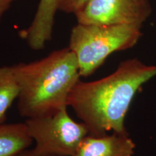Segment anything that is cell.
I'll list each match as a JSON object with an SVG mask.
<instances>
[{
	"label": "cell",
	"instance_id": "cell-12",
	"mask_svg": "<svg viewBox=\"0 0 156 156\" xmlns=\"http://www.w3.org/2000/svg\"><path fill=\"white\" fill-rule=\"evenodd\" d=\"M17 156H35V155L33 154L31 150H27V151L23 152L22 153L20 154V155Z\"/></svg>",
	"mask_w": 156,
	"mask_h": 156
},
{
	"label": "cell",
	"instance_id": "cell-4",
	"mask_svg": "<svg viewBox=\"0 0 156 156\" xmlns=\"http://www.w3.org/2000/svg\"><path fill=\"white\" fill-rule=\"evenodd\" d=\"M35 142V156H73L84 138L89 134L83 122H77L67 107L52 114L27 119L25 122Z\"/></svg>",
	"mask_w": 156,
	"mask_h": 156
},
{
	"label": "cell",
	"instance_id": "cell-2",
	"mask_svg": "<svg viewBox=\"0 0 156 156\" xmlns=\"http://www.w3.org/2000/svg\"><path fill=\"white\" fill-rule=\"evenodd\" d=\"M13 67L20 87L18 112L27 119L52 114L68 107L70 93L81 77L77 58L69 47Z\"/></svg>",
	"mask_w": 156,
	"mask_h": 156
},
{
	"label": "cell",
	"instance_id": "cell-8",
	"mask_svg": "<svg viewBox=\"0 0 156 156\" xmlns=\"http://www.w3.org/2000/svg\"><path fill=\"white\" fill-rule=\"evenodd\" d=\"M33 141L25 122L0 124V156L19 155Z\"/></svg>",
	"mask_w": 156,
	"mask_h": 156
},
{
	"label": "cell",
	"instance_id": "cell-5",
	"mask_svg": "<svg viewBox=\"0 0 156 156\" xmlns=\"http://www.w3.org/2000/svg\"><path fill=\"white\" fill-rule=\"evenodd\" d=\"M152 12L151 0H88L75 15L80 24L142 26Z\"/></svg>",
	"mask_w": 156,
	"mask_h": 156
},
{
	"label": "cell",
	"instance_id": "cell-9",
	"mask_svg": "<svg viewBox=\"0 0 156 156\" xmlns=\"http://www.w3.org/2000/svg\"><path fill=\"white\" fill-rule=\"evenodd\" d=\"M20 87L12 66H0V124L7 119V112L15 99Z\"/></svg>",
	"mask_w": 156,
	"mask_h": 156
},
{
	"label": "cell",
	"instance_id": "cell-10",
	"mask_svg": "<svg viewBox=\"0 0 156 156\" xmlns=\"http://www.w3.org/2000/svg\"><path fill=\"white\" fill-rule=\"evenodd\" d=\"M88 0H58V9L69 14L75 15Z\"/></svg>",
	"mask_w": 156,
	"mask_h": 156
},
{
	"label": "cell",
	"instance_id": "cell-6",
	"mask_svg": "<svg viewBox=\"0 0 156 156\" xmlns=\"http://www.w3.org/2000/svg\"><path fill=\"white\" fill-rule=\"evenodd\" d=\"M136 145L127 133L87 134L73 156H132Z\"/></svg>",
	"mask_w": 156,
	"mask_h": 156
},
{
	"label": "cell",
	"instance_id": "cell-7",
	"mask_svg": "<svg viewBox=\"0 0 156 156\" xmlns=\"http://www.w3.org/2000/svg\"><path fill=\"white\" fill-rule=\"evenodd\" d=\"M58 9V0H40L32 23L19 36L31 49L41 50L51 40L54 19Z\"/></svg>",
	"mask_w": 156,
	"mask_h": 156
},
{
	"label": "cell",
	"instance_id": "cell-3",
	"mask_svg": "<svg viewBox=\"0 0 156 156\" xmlns=\"http://www.w3.org/2000/svg\"><path fill=\"white\" fill-rule=\"evenodd\" d=\"M142 25L77 23L70 33L69 48L75 54L81 77L93 75L111 54L134 47L141 38Z\"/></svg>",
	"mask_w": 156,
	"mask_h": 156
},
{
	"label": "cell",
	"instance_id": "cell-11",
	"mask_svg": "<svg viewBox=\"0 0 156 156\" xmlns=\"http://www.w3.org/2000/svg\"><path fill=\"white\" fill-rule=\"evenodd\" d=\"M15 1L16 0H0V21Z\"/></svg>",
	"mask_w": 156,
	"mask_h": 156
},
{
	"label": "cell",
	"instance_id": "cell-1",
	"mask_svg": "<svg viewBox=\"0 0 156 156\" xmlns=\"http://www.w3.org/2000/svg\"><path fill=\"white\" fill-rule=\"evenodd\" d=\"M155 75L156 65L129 58L102 79L88 83L80 80L70 93L68 106L85 124L90 135H104L111 131L127 133L124 121L134 95Z\"/></svg>",
	"mask_w": 156,
	"mask_h": 156
}]
</instances>
